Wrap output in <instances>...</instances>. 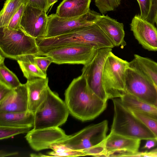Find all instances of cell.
<instances>
[{
	"instance_id": "obj_24",
	"label": "cell",
	"mask_w": 157,
	"mask_h": 157,
	"mask_svg": "<svg viewBox=\"0 0 157 157\" xmlns=\"http://www.w3.org/2000/svg\"><path fill=\"white\" fill-rule=\"evenodd\" d=\"M28 0H6L0 13V28L7 27L21 6Z\"/></svg>"
},
{
	"instance_id": "obj_39",
	"label": "cell",
	"mask_w": 157,
	"mask_h": 157,
	"mask_svg": "<svg viewBox=\"0 0 157 157\" xmlns=\"http://www.w3.org/2000/svg\"><path fill=\"white\" fill-rule=\"evenodd\" d=\"M155 86L156 88V89L157 92V87L155 85ZM153 105L154 106H155L156 107H157V99L156 102H155V103L154 104V105Z\"/></svg>"
},
{
	"instance_id": "obj_37",
	"label": "cell",
	"mask_w": 157,
	"mask_h": 157,
	"mask_svg": "<svg viewBox=\"0 0 157 157\" xmlns=\"http://www.w3.org/2000/svg\"><path fill=\"white\" fill-rule=\"evenodd\" d=\"M18 155V153L17 152H9L1 150L0 152V157H4L9 156H16Z\"/></svg>"
},
{
	"instance_id": "obj_7",
	"label": "cell",
	"mask_w": 157,
	"mask_h": 157,
	"mask_svg": "<svg viewBox=\"0 0 157 157\" xmlns=\"http://www.w3.org/2000/svg\"><path fill=\"white\" fill-rule=\"evenodd\" d=\"M129 62L115 55L112 52L105 61L102 84L108 99L120 98L126 93L125 76Z\"/></svg>"
},
{
	"instance_id": "obj_41",
	"label": "cell",
	"mask_w": 157,
	"mask_h": 157,
	"mask_svg": "<svg viewBox=\"0 0 157 157\" xmlns=\"http://www.w3.org/2000/svg\"><path fill=\"white\" fill-rule=\"evenodd\" d=\"M155 23L156 24V25L157 26V15L156 17V19H155Z\"/></svg>"
},
{
	"instance_id": "obj_2",
	"label": "cell",
	"mask_w": 157,
	"mask_h": 157,
	"mask_svg": "<svg viewBox=\"0 0 157 157\" xmlns=\"http://www.w3.org/2000/svg\"><path fill=\"white\" fill-rule=\"evenodd\" d=\"M108 126L107 120L89 126L53 144L50 149L57 153L72 150L83 152L87 155L104 156L103 142L107 137Z\"/></svg>"
},
{
	"instance_id": "obj_3",
	"label": "cell",
	"mask_w": 157,
	"mask_h": 157,
	"mask_svg": "<svg viewBox=\"0 0 157 157\" xmlns=\"http://www.w3.org/2000/svg\"><path fill=\"white\" fill-rule=\"evenodd\" d=\"M38 48L48 49L78 44L93 46L99 49L115 47L110 39L95 23L75 29L57 36L36 39Z\"/></svg>"
},
{
	"instance_id": "obj_31",
	"label": "cell",
	"mask_w": 157,
	"mask_h": 157,
	"mask_svg": "<svg viewBox=\"0 0 157 157\" xmlns=\"http://www.w3.org/2000/svg\"><path fill=\"white\" fill-rule=\"evenodd\" d=\"M140 10V17L146 19L149 13L151 5V0H137Z\"/></svg>"
},
{
	"instance_id": "obj_10",
	"label": "cell",
	"mask_w": 157,
	"mask_h": 157,
	"mask_svg": "<svg viewBox=\"0 0 157 157\" xmlns=\"http://www.w3.org/2000/svg\"><path fill=\"white\" fill-rule=\"evenodd\" d=\"M111 48L98 49L94 57L88 63L84 65L82 74L93 91L103 101L107 102V96L103 87L102 78L104 65L110 53Z\"/></svg>"
},
{
	"instance_id": "obj_22",
	"label": "cell",
	"mask_w": 157,
	"mask_h": 157,
	"mask_svg": "<svg viewBox=\"0 0 157 157\" xmlns=\"http://www.w3.org/2000/svg\"><path fill=\"white\" fill-rule=\"evenodd\" d=\"M123 104L130 110L145 113L157 119V107L126 93L120 98Z\"/></svg>"
},
{
	"instance_id": "obj_5",
	"label": "cell",
	"mask_w": 157,
	"mask_h": 157,
	"mask_svg": "<svg viewBox=\"0 0 157 157\" xmlns=\"http://www.w3.org/2000/svg\"><path fill=\"white\" fill-rule=\"evenodd\" d=\"M69 113L65 101L48 86L45 100L34 113L33 129L59 127L66 121Z\"/></svg>"
},
{
	"instance_id": "obj_20",
	"label": "cell",
	"mask_w": 157,
	"mask_h": 157,
	"mask_svg": "<svg viewBox=\"0 0 157 157\" xmlns=\"http://www.w3.org/2000/svg\"><path fill=\"white\" fill-rule=\"evenodd\" d=\"M34 120V113L28 111L0 112V126L33 127Z\"/></svg>"
},
{
	"instance_id": "obj_11",
	"label": "cell",
	"mask_w": 157,
	"mask_h": 157,
	"mask_svg": "<svg viewBox=\"0 0 157 157\" xmlns=\"http://www.w3.org/2000/svg\"><path fill=\"white\" fill-rule=\"evenodd\" d=\"M126 93L138 99L154 105L157 99V92L154 84L139 70L128 67L125 76Z\"/></svg>"
},
{
	"instance_id": "obj_33",
	"label": "cell",
	"mask_w": 157,
	"mask_h": 157,
	"mask_svg": "<svg viewBox=\"0 0 157 157\" xmlns=\"http://www.w3.org/2000/svg\"><path fill=\"white\" fill-rule=\"evenodd\" d=\"M157 15V0H151V5L148 14L145 19L153 25L155 23Z\"/></svg>"
},
{
	"instance_id": "obj_16",
	"label": "cell",
	"mask_w": 157,
	"mask_h": 157,
	"mask_svg": "<svg viewBox=\"0 0 157 157\" xmlns=\"http://www.w3.org/2000/svg\"><path fill=\"white\" fill-rule=\"evenodd\" d=\"M140 140L110 132L103 142L104 156L108 157L113 153L121 151L136 152L138 151Z\"/></svg>"
},
{
	"instance_id": "obj_15",
	"label": "cell",
	"mask_w": 157,
	"mask_h": 157,
	"mask_svg": "<svg viewBox=\"0 0 157 157\" xmlns=\"http://www.w3.org/2000/svg\"><path fill=\"white\" fill-rule=\"evenodd\" d=\"M28 94L26 84L13 89L0 101V112H25L28 110Z\"/></svg>"
},
{
	"instance_id": "obj_35",
	"label": "cell",
	"mask_w": 157,
	"mask_h": 157,
	"mask_svg": "<svg viewBox=\"0 0 157 157\" xmlns=\"http://www.w3.org/2000/svg\"><path fill=\"white\" fill-rule=\"evenodd\" d=\"M13 90L0 82V101L8 96Z\"/></svg>"
},
{
	"instance_id": "obj_38",
	"label": "cell",
	"mask_w": 157,
	"mask_h": 157,
	"mask_svg": "<svg viewBox=\"0 0 157 157\" xmlns=\"http://www.w3.org/2000/svg\"><path fill=\"white\" fill-rule=\"evenodd\" d=\"M58 1V0H48V4L49 7L52 6Z\"/></svg>"
},
{
	"instance_id": "obj_23",
	"label": "cell",
	"mask_w": 157,
	"mask_h": 157,
	"mask_svg": "<svg viewBox=\"0 0 157 157\" xmlns=\"http://www.w3.org/2000/svg\"><path fill=\"white\" fill-rule=\"evenodd\" d=\"M35 56L27 55L17 60L24 76L27 80L47 77V75L44 74L37 65L34 59Z\"/></svg>"
},
{
	"instance_id": "obj_19",
	"label": "cell",
	"mask_w": 157,
	"mask_h": 157,
	"mask_svg": "<svg viewBox=\"0 0 157 157\" xmlns=\"http://www.w3.org/2000/svg\"><path fill=\"white\" fill-rule=\"evenodd\" d=\"M91 0H63L57 7L56 14L62 17L81 16L90 10Z\"/></svg>"
},
{
	"instance_id": "obj_6",
	"label": "cell",
	"mask_w": 157,
	"mask_h": 157,
	"mask_svg": "<svg viewBox=\"0 0 157 157\" xmlns=\"http://www.w3.org/2000/svg\"><path fill=\"white\" fill-rule=\"evenodd\" d=\"M39 52L36 39L21 29L0 28V54L5 58L17 60L27 55L39 56Z\"/></svg>"
},
{
	"instance_id": "obj_40",
	"label": "cell",
	"mask_w": 157,
	"mask_h": 157,
	"mask_svg": "<svg viewBox=\"0 0 157 157\" xmlns=\"http://www.w3.org/2000/svg\"><path fill=\"white\" fill-rule=\"evenodd\" d=\"M153 151H154L157 153V148L154 149V150H152Z\"/></svg>"
},
{
	"instance_id": "obj_27",
	"label": "cell",
	"mask_w": 157,
	"mask_h": 157,
	"mask_svg": "<svg viewBox=\"0 0 157 157\" xmlns=\"http://www.w3.org/2000/svg\"><path fill=\"white\" fill-rule=\"evenodd\" d=\"M32 128V126H0V140L8 139L19 134L28 133Z\"/></svg>"
},
{
	"instance_id": "obj_30",
	"label": "cell",
	"mask_w": 157,
	"mask_h": 157,
	"mask_svg": "<svg viewBox=\"0 0 157 157\" xmlns=\"http://www.w3.org/2000/svg\"><path fill=\"white\" fill-rule=\"evenodd\" d=\"M35 56L34 59L38 66L43 72L47 75V70L49 65L53 63V60L50 57L45 56Z\"/></svg>"
},
{
	"instance_id": "obj_25",
	"label": "cell",
	"mask_w": 157,
	"mask_h": 157,
	"mask_svg": "<svg viewBox=\"0 0 157 157\" xmlns=\"http://www.w3.org/2000/svg\"><path fill=\"white\" fill-rule=\"evenodd\" d=\"M5 57L0 54V82L14 89L21 84L17 77L5 65Z\"/></svg>"
},
{
	"instance_id": "obj_21",
	"label": "cell",
	"mask_w": 157,
	"mask_h": 157,
	"mask_svg": "<svg viewBox=\"0 0 157 157\" xmlns=\"http://www.w3.org/2000/svg\"><path fill=\"white\" fill-rule=\"evenodd\" d=\"M129 67L139 70L157 87V62L147 58L135 54L129 62Z\"/></svg>"
},
{
	"instance_id": "obj_4",
	"label": "cell",
	"mask_w": 157,
	"mask_h": 157,
	"mask_svg": "<svg viewBox=\"0 0 157 157\" xmlns=\"http://www.w3.org/2000/svg\"><path fill=\"white\" fill-rule=\"evenodd\" d=\"M112 99L114 113L110 132L141 140L156 139L152 133L123 104L120 98Z\"/></svg>"
},
{
	"instance_id": "obj_12",
	"label": "cell",
	"mask_w": 157,
	"mask_h": 157,
	"mask_svg": "<svg viewBox=\"0 0 157 157\" xmlns=\"http://www.w3.org/2000/svg\"><path fill=\"white\" fill-rule=\"evenodd\" d=\"M48 23L47 12L27 4L20 24V28L35 39L45 37Z\"/></svg>"
},
{
	"instance_id": "obj_26",
	"label": "cell",
	"mask_w": 157,
	"mask_h": 157,
	"mask_svg": "<svg viewBox=\"0 0 157 157\" xmlns=\"http://www.w3.org/2000/svg\"><path fill=\"white\" fill-rule=\"evenodd\" d=\"M129 110L152 133L157 141V119L148 114L137 111Z\"/></svg>"
},
{
	"instance_id": "obj_13",
	"label": "cell",
	"mask_w": 157,
	"mask_h": 157,
	"mask_svg": "<svg viewBox=\"0 0 157 157\" xmlns=\"http://www.w3.org/2000/svg\"><path fill=\"white\" fill-rule=\"evenodd\" d=\"M69 136L59 127L37 130L32 129L27 133L25 138L31 148L38 151L50 149L53 144L64 140Z\"/></svg>"
},
{
	"instance_id": "obj_8",
	"label": "cell",
	"mask_w": 157,
	"mask_h": 157,
	"mask_svg": "<svg viewBox=\"0 0 157 157\" xmlns=\"http://www.w3.org/2000/svg\"><path fill=\"white\" fill-rule=\"evenodd\" d=\"M98 49L95 47L72 44L48 49L39 48V56H48L58 64H81L89 63Z\"/></svg>"
},
{
	"instance_id": "obj_14",
	"label": "cell",
	"mask_w": 157,
	"mask_h": 157,
	"mask_svg": "<svg viewBox=\"0 0 157 157\" xmlns=\"http://www.w3.org/2000/svg\"><path fill=\"white\" fill-rule=\"evenodd\" d=\"M130 26L135 38L144 48L157 51V30L154 25L137 14L133 17Z\"/></svg>"
},
{
	"instance_id": "obj_29",
	"label": "cell",
	"mask_w": 157,
	"mask_h": 157,
	"mask_svg": "<svg viewBox=\"0 0 157 157\" xmlns=\"http://www.w3.org/2000/svg\"><path fill=\"white\" fill-rule=\"evenodd\" d=\"M28 1L23 3L11 19L7 28L10 29L19 30L20 28V24Z\"/></svg>"
},
{
	"instance_id": "obj_28",
	"label": "cell",
	"mask_w": 157,
	"mask_h": 157,
	"mask_svg": "<svg viewBox=\"0 0 157 157\" xmlns=\"http://www.w3.org/2000/svg\"><path fill=\"white\" fill-rule=\"evenodd\" d=\"M121 0H94L96 6L100 12L105 14L116 9L120 4Z\"/></svg>"
},
{
	"instance_id": "obj_34",
	"label": "cell",
	"mask_w": 157,
	"mask_h": 157,
	"mask_svg": "<svg viewBox=\"0 0 157 157\" xmlns=\"http://www.w3.org/2000/svg\"><path fill=\"white\" fill-rule=\"evenodd\" d=\"M28 3L32 6L47 12L50 8L48 0H28Z\"/></svg>"
},
{
	"instance_id": "obj_18",
	"label": "cell",
	"mask_w": 157,
	"mask_h": 157,
	"mask_svg": "<svg viewBox=\"0 0 157 157\" xmlns=\"http://www.w3.org/2000/svg\"><path fill=\"white\" fill-rule=\"evenodd\" d=\"M48 82L47 77L27 80L25 84L28 94V111L34 113L45 100L48 86Z\"/></svg>"
},
{
	"instance_id": "obj_17",
	"label": "cell",
	"mask_w": 157,
	"mask_h": 157,
	"mask_svg": "<svg viewBox=\"0 0 157 157\" xmlns=\"http://www.w3.org/2000/svg\"><path fill=\"white\" fill-rule=\"evenodd\" d=\"M95 23L103 31L115 47L126 45L123 23L117 21L108 15L102 14L99 17Z\"/></svg>"
},
{
	"instance_id": "obj_1",
	"label": "cell",
	"mask_w": 157,
	"mask_h": 157,
	"mask_svg": "<svg viewBox=\"0 0 157 157\" xmlns=\"http://www.w3.org/2000/svg\"><path fill=\"white\" fill-rule=\"evenodd\" d=\"M64 95V101L69 113L82 121L94 119L107 106V102L93 91L82 75L73 79Z\"/></svg>"
},
{
	"instance_id": "obj_9",
	"label": "cell",
	"mask_w": 157,
	"mask_h": 157,
	"mask_svg": "<svg viewBox=\"0 0 157 157\" xmlns=\"http://www.w3.org/2000/svg\"><path fill=\"white\" fill-rule=\"evenodd\" d=\"M101 15L90 10L80 16L62 17L53 13L48 16V23L45 37H50L69 33L77 28L95 23Z\"/></svg>"
},
{
	"instance_id": "obj_32",
	"label": "cell",
	"mask_w": 157,
	"mask_h": 157,
	"mask_svg": "<svg viewBox=\"0 0 157 157\" xmlns=\"http://www.w3.org/2000/svg\"><path fill=\"white\" fill-rule=\"evenodd\" d=\"M48 157H76L80 156L87 155L84 152L74 150H71L65 152L56 153L53 151L48 153Z\"/></svg>"
},
{
	"instance_id": "obj_36",
	"label": "cell",
	"mask_w": 157,
	"mask_h": 157,
	"mask_svg": "<svg viewBox=\"0 0 157 157\" xmlns=\"http://www.w3.org/2000/svg\"><path fill=\"white\" fill-rule=\"evenodd\" d=\"M157 141L156 139H148L143 147V149H149L155 147L157 144Z\"/></svg>"
}]
</instances>
